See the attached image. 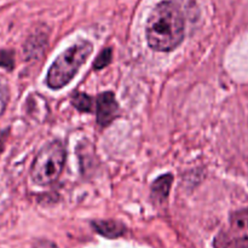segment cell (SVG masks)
<instances>
[{
    "label": "cell",
    "mask_w": 248,
    "mask_h": 248,
    "mask_svg": "<svg viewBox=\"0 0 248 248\" xmlns=\"http://www.w3.org/2000/svg\"><path fill=\"white\" fill-rule=\"evenodd\" d=\"M184 18L178 5L162 1L155 6L147 22V41L155 51H172L183 41Z\"/></svg>",
    "instance_id": "obj_1"
},
{
    "label": "cell",
    "mask_w": 248,
    "mask_h": 248,
    "mask_svg": "<svg viewBox=\"0 0 248 248\" xmlns=\"http://www.w3.org/2000/svg\"><path fill=\"white\" fill-rule=\"evenodd\" d=\"M92 44L85 40L79 41L63 51L48 69L46 78L47 86L52 90H58L69 84L92 53Z\"/></svg>",
    "instance_id": "obj_2"
},
{
    "label": "cell",
    "mask_w": 248,
    "mask_h": 248,
    "mask_svg": "<svg viewBox=\"0 0 248 248\" xmlns=\"http://www.w3.org/2000/svg\"><path fill=\"white\" fill-rule=\"evenodd\" d=\"M65 161V150L60 140L41 148L31 165V176L38 186H50L60 178Z\"/></svg>",
    "instance_id": "obj_3"
},
{
    "label": "cell",
    "mask_w": 248,
    "mask_h": 248,
    "mask_svg": "<svg viewBox=\"0 0 248 248\" xmlns=\"http://www.w3.org/2000/svg\"><path fill=\"white\" fill-rule=\"evenodd\" d=\"M119 114V106L111 92L101 93L97 98V123L101 126H108Z\"/></svg>",
    "instance_id": "obj_4"
},
{
    "label": "cell",
    "mask_w": 248,
    "mask_h": 248,
    "mask_svg": "<svg viewBox=\"0 0 248 248\" xmlns=\"http://www.w3.org/2000/svg\"><path fill=\"white\" fill-rule=\"evenodd\" d=\"M215 248H248V235L240 230H223L213 240Z\"/></svg>",
    "instance_id": "obj_5"
},
{
    "label": "cell",
    "mask_w": 248,
    "mask_h": 248,
    "mask_svg": "<svg viewBox=\"0 0 248 248\" xmlns=\"http://www.w3.org/2000/svg\"><path fill=\"white\" fill-rule=\"evenodd\" d=\"M92 227L98 234L107 239H116L126 232L125 225L115 220H94L92 222Z\"/></svg>",
    "instance_id": "obj_6"
},
{
    "label": "cell",
    "mask_w": 248,
    "mask_h": 248,
    "mask_svg": "<svg viewBox=\"0 0 248 248\" xmlns=\"http://www.w3.org/2000/svg\"><path fill=\"white\" fill-rule=\"evenodd\" d=\"M173 177L172 174H165L159 177L152 186V195L155 200L164 201L169 196Z\"/></svg>",
    "instance_id": "obj_7"
},
{
    "label": "cell",
    "mask_w": 248,
    "mask_h": 248,
    "mask_svg": "<svg viewBox=\"0 0 248 248\" xmlns=\"http://www.w3.org/2000/svg\"><path fill=\"white\" fill-rule=\"evenodd\" d=\"M230 224L235 230H248V207L232 213L230 216Z\"/></svg>",
    "instance_id": "obj_8"
},
{
    "label": "cell",
    "mask_w": 248,
    "mask_h": 248,
    "mask_svg": "<svg viewBox=\"0 0 248 248\" xmlns=\"http://www.w3.org/2000/svg\"><path fill=\"white\" fill-rule=\"evenodd\" d=\"M72 103L75 108L82 113H89L92 110V99L87 94L78 92L73 96Z\"/></svg>",
    "instance_id": "obj_9"
},
{
    "label": "cell",
    "mask_w": 248,
    "mask_h": 248,
    "mask_svg": "<svg viewBox=\"0 0 248 248\" xmlns=\"http://www.w3.org/2000/svg\"><path fill=\"white\" fill-rule=\"evenodd\" d=\"M111 53H113L111 48H106V50L102 51V52L98 55V57H97L96 62L93 63L94 69L98 70V69H102V68L107 67V65L111 62Z\"/></svg>",
    "instance_id": "obj_10"
},
{
    "label": "cell",
    "mask_w": 248,
    "mask_h": 248,
    "mask_svg": "<svg viewBox=\"0 0 248 248\" xmlns=\"http://www.w3.org/2000/svg\"><path fill=\"white\" fill-rule=\"evenodd\" d=\"M14 55L10 51H0V67L11 70L14 68Z\"/></svg>",
    "instance_id": "obj_11"
},
{
    "label": "cell",
    "mask_w": 248,
    "mask_h": 248,
    "mask_svg": "<svg viewBox=\"0 0 248 248\" xmlns=\"http://www.w3.org/2000/svg\"><path fill=\"white\" fill-rule=\"evenodd\" d=\"M7 101H9V93H7V90L4 86L0 85V116L4 114L5 109H6Z\"/></svg>",
    "instance_id": "obj_12"
},
{
    "label": "cell",
    "mask_w": 248,
    "mask_h": 248,
    "mask_svg": "<svg viewBox=\"0 0 248 248\" xmlns=\"http://www.w3.org/2000/svg\"><path fill=\"white\" fill-rule=\"evenodd\" d=\"M33 248H58L53 242L47 241V240H39L34 244Z\"/></svg>",
    "instance_id": "obj_13"
},
{
    "label": "cell",
    "mask_w": 248,
    "mask_h": 248,
    "mask_svg": "<svg viewBox=\"0 0 248 248\" xmlns=\"http://www.w3.org/2000/svg\"><path fill=\"white\" fill-rule=\"evenodd\" d=\"M6 133L7 131H5V132H0V152H1L2 148H4L5 140H6Z\"/></svg>",
    "instance_id": "obj_14"
}]
</instances>
